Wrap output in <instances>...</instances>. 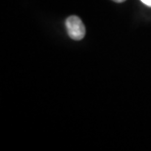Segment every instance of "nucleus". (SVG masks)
Listing matches in <instances>:
<instances>
[{"instance_id": "7ed1b4c3", "label": "nucleus", "mask_w": 151, "mask_h": 151, "mask_svg": "<svg viewBox=\"0 0 151 151\" xmlns=\"http://www.w3.org/2000/svg\"><path fill=\"white\" fill-rule=\"evenodd\" d=\"M114 2H117V3H122V2H125L126 0H113Z\"/></svg>"}, {"instance_id": "f03ea898", "label": "nucleus", "mask_w": 151, "mask_h": 151, "mask_svg": "<svg viewBox=\"0 0 151 151\" xmlns=\"http://www.w3.org/2000/svg\"><path fill=\"white\" fill-rule=\"evenodd\" d=\"M140 1L148 7H151V0H140Z\"/></svg>"}, {"instance_id": "f257e3e1", "label": "nucleus", "mask_w": 151, "mask_h": 151, "mask_svg": "<svg viewBox=\"0 0 151 151\" xmlns=\"http://www.w3.org/2000/svg\"><path fill=\"white\" fill-rule=\"evenodd\" d=\"M68 35L74 40H81L86 35V28L78 16H70L66 20Z\"/></svg>"}]
</instances>
